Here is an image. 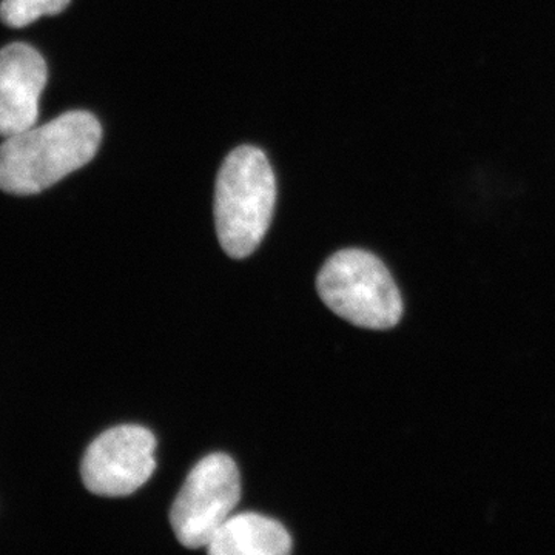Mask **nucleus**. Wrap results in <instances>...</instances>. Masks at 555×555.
I'll list each match as a JSON object with an SVG mask.
<instances>
[{"instance_id":"20e7f679","label":"nucleus","mask_w":555,"mask_h":555,"mask_svg":"<svg viewBox=\"0 0 555 555\" xmlns=\"http://www.w3.org/2000/svg\"><path fill=\"white\" fill-rule=\"evenodd\" d=\"M241 499L240 470L225 454H211L193 467L170 511V524L182 546L210 545Z\"/></svg>"},{"instance_id":"423d86ee","label":"nucleus","mask_w":555,"mask_h":555,"mask_svg":"<svg viewBox=\"0 0 555 555\" xmlns=\"http://www.w3.org/2000/svg\"><path fill=\"white\" fill-rule=\"evenodd\" d=\"M47 78V64L38 50L27 43L0 50V137H14L36 126Z\"/></svg>"},{"instance_id":"39448f33","label":"nucleus","mask_w":555,"mask_h":555,"mask_svg":"<svg viewBox=\"0 0 555 555\" xmlns=\"http://www.w3.org/2000/svg\"><path fill=\"white\" fill-rule=\"evenodd\" d=\"M156 438L145 427L122 425L101 434L83 455L80 476L93 494L126 496L156 469Z\"/></svg>"},{"instance_id":"7ed1b4c3","label":"nucleus","mask_w":555,"mask_h":555,"mask_svg":"<svg viewBox=\"0 0 555 555\" xmlns=\"http://www.w3.org/2000/svg\"><path fill=\"white\" fill-rule=\"evenodd\" d=\"M320 298L332 312L358 327L397 326L403 301L392 275L375 255L346 248L327 259L317 278Z\"/></svg>"},{"instance_id":"6e6552de","label":"nucleus","mask_w":555,"mask_h":555,"mask_svg":"<svg viewBox=\"0 0 555 555\" xmlns=\"http://www.w3.org/2000/svg\"><path fill=\"white\" fill-rule=\"evenodd\" d=\"M72 0H2L0 21L11 28H24L43 16H54L67 9Z\"/></svg>"},{"instance_id":"0eeeda50","label":"nucleus","mask_w":555,"mask_h":555,"mask_svg":"<svg viewBox=\"0 0 555 555\" xmlns=\"http://www.w3.org/2000/svg\"><path fill=\"white\" fill-rule=\"evenodd\" d=\"M207 551L211 555H286L292 537L280 521L244 513L228 518Z\"/></svg>"},{"instance_id":"f257e3e1","label":"nucleus","mask_w":555,"mask_h":555,"mask_svg":"<svg viewBox=\"0 0 555 555\" xmlns=\"http://www.w3.org/2000/svg\"><path fill=\"white\" fill-rule=\"evenodd\" d=\"M101 139L100 120L89 112H68L5 138L0 145V190L11 195L43 192L87 166Z\"/></svg>"},{"instance_id":"f03ea898","label":"nucleus","mask_w":555,"mask_h":555,"mask_svg":"<svg viewBox=\"0 0 555 555\" xmlns=\"http://www.w3.org/2000/svg\"><path fill=\"white\" fill-rule=\"evenodd\" d=\"M275 201V175L264 153L250 145L233 150L219 170L215 190V224L229 257L246 258L257 250Z\"/></svg>"}]
</instances>
